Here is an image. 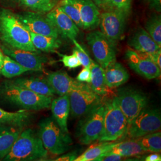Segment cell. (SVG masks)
I'll use <instances>...</instances> for the list:
<instances>
[{
    "label": "cell",
    "instance_id": "obj_1",
    "mask_svg": "<svg viewBox=\"0 0 161 161\" xmlns=\"http://www.w3.org/2000/svg\"><path fill=\"white\" fill-rule=\"evenodd\" d=\"M0 40L16 49L38 52L34 46L30 32L10 10L0 8Z\"/></svg>",
    "mask_w": 161,
    "mask_h": 161
},
{
    "label": "cell",
    "instance_id": "obj_2",
    "mask_svg": "<svg viewBox=\"0 0 161 161\" xmlns=\"http://www.w3.org/2000/svg\"><path fill=\"white\" fill-rule=\"evenodd\" d=\"M0 98L4 101L29 110H41L50 107L52 97L35 93L6 80L0 85Z\"/></svg>",
    "mask_w": 161,
    "mask_h": 161
},
{
    "label": "cell",
    "instance_id": "obj_3",
    "mask_svg": "<svg viewBox=\"0 0 161 161\" xmlns=\"http://www.w3.org/2000/svg\"><path fill=\"white\" fill-rule=\"evenodd\" d=\"M39 135L32 129L23 130L4 158L7 161H42L48 157Z\"/></svg>",
    "mask_w": 161,
    "mask_h": 161
},
{
    "label": "cell",
    "instance_id": "obj_4",
    "mask_svg": "<svg viewBox=\"0 0 161 161\" xmlns=\"http://www.w3.org/2000/svg\"><path fill=\"white\" fill-rule=\"evenodd\" d=\"M104 106L103 127L98 140L100 142H116L124 138L128 122L118 106L116 97L106 101Z\"/></svg>",
    "mask_w": 161,
    "mask_h": 161
},
{
    "label": "cell",
    "instance_id": "obj_5",
    "mask_svg": "<svg viewBox=\"0 0 161 161\" xmlns=\"http://www.w3.org/2000/svg\"><path fill=\"white\" fill-rule=\"evenodd\" d=\"M38 135L47 152L55 155L64 154L72 144L69 133L63 131L53 118L41 122Z\"/></svg>",
    "mask_w": 161,
    "mask_h": 161
},
{
    "label": "cell",
    "instance_id": "obj_6",
    "mask_svg": "<svg viewBox=\"0 0 161 161\" xmlns=\"http://www.w3.org/2000/svg\"><path fill=\"white\" fill-rule=\"evenodd\" d=\"M104 103H101L82 116L77 128L76 137L80 144H91L100 137L103 127Z\"/></svg>",
    "mask_w": 161,
    "mask_h": 161
},
{
    "label": "cell",
    "instance_id": "obj_7",
    "mask_svg": "<svg viewBox=\"0 0 161 161\" xmlns=\"http://www.w3.org/2000/svg\"><path fill=\"white\" fill-rule=\"evenodd\" d=\"M70 112L74 118H81L102 103V97L94 92L89 84L81 82L69 94Z\"/></svg>",
    "mask_w": 161,
    "mask_h": 161
},
{
    "label": "cell",
    "instance_id": "obj_8",
    "mask_svg": "<svg viewBox=\"0 0 161 161\" xmlns=\"http://www.w3.org/2000/svg\"><path fill=\"white\" fill-rule=\"evenodd\" d=\"M161 127L160 111L146 107L128 124L125 136L128 138L137 139L158 131Z\"/></svg>",
    "mask_w": 161,
    "mask_h": 161
},
{
    "label": "cell",
    "instance_id": "obj_9",
    "mask_svg": "<svg viewBox=\"0 0 161 161\" xmlns=\"http://www.w3.org/2000/svg\"><path fill=\"white\" fill-rule=\"evenodd\" d=\"M115 97L120 109L127 119L128 125L147 107L148 103L147 97L143 92L131 87L119 88Z\"/></svg>",
    "mask_w": 161,
    "mask_h": 161
},
{
    "label": "cell",
    "instance_id": "obj_10",
    "mask_svg": "<svg viewBox=\"0 0 161 161\" xmlns=\"http://www.w3.org/2000/svg\"><path fill=\"white\" fill-rule=\"evenodd\" d=\"M86 40L97 64L104 69L116 61V46L101 31H94L90 32L86 35Z\"/></svg>",
    "mask_w": 161,
    "mask_h": 161
},
{
    "label": "cell",
    "instance_id": "obj_11",
    "mask_svg": "<svg viewBox=\"0 0 161 161\" xmlns=\"http://www.w3.org/2000/svg\"><path fill=\"white\" fill-rule=\"evenodd\" d=\"M127 17L123 12L116 9L100 14L98 26L101 32L115 46L124 34Z\"/></svg>",
    "mask_w": 161,
    "mask_h": 161
},
{
    "label": "cell",
    "instance_id": "obj_12",
    "mask_svg": "<svg viewBox=\"0 0 161 161\" xmlns=\"http://www.w3.org/2000/svg\"><path fill=\"white\" fill-rule=\"evenodd\" d=\"M29 32L37 34L58 38V30L51 21L43 13L32 11L23 12L15 14Z\"/></svg>",
    "mask_w": 161,
    "mask_h": 161
},
{
    "label": "cell",
    "instance_id": "obj_13",
    "mask_svg": "<svg viewBox=\"0 0 161 161\" xmlns=\"http://www.w3.org/2000/svg\"><path fill=\"white\" fill-rule=\"evenodd\" d=\"M0 47L5 55L12 58L30 71L42 70L44 64L47 62V58L40 55L38 52L16 49L6 45Z\"/></svg>",
    "mask_w": 161,
    "mask_h": 161
},
{
    "label": "cell",
    "instance_id": "obj_14",
    "mask_svg": "<svg viewBox=\"0 0 161 161\" xmlns=\"http://www.w3.org/2000/svg\"><path fill=\"white\" fill-rule=\"evenodd\" d=\"M125 58L131 69L138 75L147 80H153L161 76V69L149 59L141 56L138 52L128 50Z\"/></svg>",
    "mask_w": 161,
    "mask_h": 161
},
{
    "label": "cell",
    "instance_id": "obj_15",
    "mask_svg": "<svg viewBox=\"0 0 161 161\" xmlns=\"http://www.w3.org/2000/svg\"><path fill=\"white\" fill-rule=\"evenodd\" d=\"M46 16L58 30L59 35L70 40H76L80 32L79 28L75 22L56 6L47 13Z\"/></svg>",
    "mask_w": 161,
    "mask_h": 161
},
{
    "label": "cell",
    "instance_id": "obj_16",
    "mask_svg": "<svg viewBox=\"0 0 161 161\" xmlns=\"http://www.w3.org/2000/svg\"><path fill=\"white\" fill-rule=\"evenodd\" d=\"M56 94L60 96L69 94L80 84V82L71 78L65 71H56L48 74L46 78Z\"/></svg>",
    "mask_w": 161,
    "mask_h": 161
},
{
    "label": "cell",
    "instance_id": "obj_17",
    "mask_svg": "<svg viewBox=\"0 0 161 161\" xmlns=\"http://www.w3.org/2000/svg\"><path fill=\"white\" fill-rule=\"evenodd\" d=\"M77 6L82 23V29H94L99 25L100 13L92 0H72Z\"/></svg>",
    "mask_w": 161,
    "mask_h": 161
},
{
    "label": "cell",
    "instance_id": "obj_18",
    "mask_svg": "<svg viewBox=\"0 0 161 161\" xmlns=\"http://www.w3.org/2000/svg\"><path fill=\"white\" fill-rule=\"evenodd\" d=\"M53 118L61 130L69 133L68 128V119L70 113L69 94H65L52 100L50 104Z\"/></svg>",
    "mask_w": 161,
    "mask_h": 161
},
{
    "label": "cell",
    "instance_id": "obj_19",
    "mask_svg": "<svg viewBox=\"0 0 161 161\" xmlns=\"http://www.w3.org/2000/svg\"><path fill=\"white\" fill-rule=\"evenodd\" d=\"M128 44L136 52L153 53L161 49L145 29L139 28L130 38Z\"/></svg>",
    "mask_w": 161,
    "mask_h": 161
},
{
    "label": "cell",
    "instance_id": "obj_20",
    "mask_svg": "<svg viewBox=\"0 0 161 161\" xmlns=\"http://www.w3.org/2000/svg\"><path fill=\"white\" fill-rule=\"evenodd\" d=\"M10 81L18 86L47 97H52L56 94L46 79L38 78H18Z\"/></svg>",
    "mask_w": 161,
    "mask_h": 161
},
{
    "label": "cell",
    "instance_id": "obj_21",
    "mask_svg": "<svg viewBox=\"0 0 161 161\" xmlns=\"http://www.w3.org/2000/svg\"><path fill=\"white\" fill-rule=\"evenodd\" d=\"M106 83L110 89L124 84L130 78V75L122 64L113 62L104 69Z\"/></svg>",
    "mask_w": 161,
    "mask_h": 161
},
{
    "label": "cell",
    "instance_id": "obj_22",
    "mask_svg": "<svg viewBox=\"0 0 161 161\" xmlns=\"http://www.w3.org/2000/svg\"><path fill=\"white\" fill-rule=\"evenodd\" d=\"M23 128L0 124V159H4L9 153Z\"/></svg>",
    "mask_w": 161,
    "mask_h": 161
},
{
    "label": "cell",
    "instance_id": "obj_23",
    "mask_svg": "<svg viewBox=\"0 0 161 161\" xmlns=\"http://www.w3.org/2000/svg\"><path fill=\"white\" fill-rule=\"evenodd\" d=\"M146 152L137 139L130 138L127 141L117 142L111 149L104 154H114L124 158L140 155Z\"/></svg>",
    "mask_w": 161,
    "mask_h": 161
},
{
    "label": "cell",
    "instance_id": "obj_24",
    "mask_svg": "<svg viewBox=\"0 0 161 161\" xmlns=\"http://www.w3.org/2000/svg\"><path fill=\"white\" fill-rule=\"evenodd\" d=\"M31 116L32 113L29 110L21 109L10 112L0 108V124L24 128L29 123Z\"/></svg>",
    "mask_w": 161,
    "mask_h": 161
},
{
    "label": "cell",
    "instance_id": "obj_25",
    "mask_svg": "<svg viewBox=\"0 0 161 161\" xmlns=\"http://www.w3.org/2000/svg\"><path fill=\"white\" fill-rule=\"evenodd\" d=\"M90 69L92 79L90 85L92 90L101 96L108 94L110 88L106 83L104 69L94 60H92Z\"/></svg>",
    "mask_w": 161,
    "mask_h": 161
},
{
    "label": "cell",
    "instance_id": "obj_26",
    "mask_svg": "<svg viewBox=\"0 0 161 161\" xmlns=\"http://www.w3.org/2000/svg\"><path fill=\"white\" fill-rule=\"evenodd\" d=\"M32 42L36 50L45 52H56L62 44L58 38L37 34L30 32Z\"/></svg>",
    "mask_w": 161,
    "mask_h": 161
},
{
    "label": "cell",
    "instance_id": "obj_27",
    "mask_svg": "<svg viewBox=\"0 0 161 161\" xmlns=\"http://www.w3.org/2000/svg\"><path fill=\"white\" fill-rule=\"evenodd\" d=\"M116 143V142H103L100 144L92 145L82 154L77 156L74 161H97L99 157L111 149Z\"/></svg>",
    "mask_w": 161,
    "mask_h": 161
},
{
    "label": "cell",
    "instance_id": "obj_28",
    "mask_svg": "<svg viewBox=\"0 0 161 161\" xmlns=\"http://www.w3.org/2000/svg\"><path fill=\"white\" fill-rule=\"evenodd\" d=\"M19 3L30 11L45 14L57 6L58 0H20Z\"/></svg>",
    "mask_w": 161,
    "mask_h": 161
},
{
    "label": "cell",
    "instance_id": "obj_29",
    "mask_svg": "<svg viewBox=\"0 0 161 161\" xmlns=\"http://www.w3.org/2000/svg\"><path fill=\"white\" fill-rule=\"evenodd\" d=\"M30 71L24 68L16 61L4 54L3 64L0 69V73L7 78L19 76L24 73Z\"/></svg>",
    "mask_w": 161,
    "mask_h": 161
},
{
    "label": "cell",
    "instance_id": "obj_30",
    "mask_svg": "<svg viewBox=\"0 0 161 161\" xmlns=\"http://www.w3.org/2000/svg\"><path fill=\"white\" fill-rule=\"evenodd\" d=\"M137 139L145 152L159 153L161 152V131L152 132Z\"/></svg>",
    "mask_w": 161,
    "mask_h": 161
},
{
    "label": "cell",
    "instance_id": "obj_31",
    "mask_svg": "<svg viewBox=\"0 0 161 161\" xmlns=\"http://www.w3.org/2000/svg\"><path fill=\"white\" fill-rule=\"evenodd\" d=\"M56 6L68 15L75 22L78 28H82L80 11L77 6L72 0H61L58 3Z\"/></svg>",
    "mask_w": 161,
    "mask_h": 161
},
{
    "label": "cell",
    "instance_id": "obj_32",
    "mask_svg": "<svg viewBox=\"0 0 161 161\" xmlns=\"http://www.w3.org/2000/svg\"><path fill=\"white\" fill-rule=\"evenodd\" d=\"M145 28L156 43L161 47V16L153 15L150 17L146 23Z\"/></svg>",
    "mask_w": 161,
    "mask_h": 161
},
{
    "label": "cell",
    "instance_id": "obj_33",
    "mask_svg": "<svg viewBox=\"0 0 161 161\" xmlns=\"http://www.w3.org/2000/svg\"><path fill=\"white\" fill-rule=\"evenodd\" d=\"M72 42L75 44V47L73 48V53L75 54L76 56L79 59L80 64L82 65L84 68H90L92 64V60L91 59L86 51L76 40H72Z\"/></svg>",
    "mask_w": 161,
    "mask_h": 161
},
{
    "label": "cell",
    "instance_id": "obj_34",
    "mask_svg": "<svg viewBox=\"0 0 161 161\" xmlns=\"http://www.w3.org/2000/svg\"><path fill=\"white\" fill-rule=\"evenodd\" d=\"M132 0H112V9L123 12L128 16L131 9Z\"/></svg>",
    "mask_w": 161,
    "mask_h": 161
},
{
    "label": "cell",
    "instance_id": "obj_35",
    "mask_svg": "<svg viewBox=\"0 0 161 161\" xmlns=\"http://www.w3.org/2000/svg\"><path fill=\"white\" fill-rule=\"evenodd\" d=\"M58 54L61 56L60 61L64 64V66L69 69H75L81 65L79 59L74 53L72 55L61 54L60 53H58Z\"/></svg>",
    "mask_w": 161,
    "mask_h": 161
},
{
    "label": "cell",
    "instance_id": "obj_36",
    "mask_svg": "<svg viewBox=\"0 0 161 161\" xmlns=\"http://www.w3.org/2000/svg\"><path fill=\"white\" fill-rule=\"evenodd\" d=\"M138 53L141 56L152 61L161 69V49L153 53Z\"/></svg>",
    "mask_w": 161,
    "mask_h": 161
},
{
    "label": "cell",
    "instance_id": "obj_37",
    "mask_svg": "<svg viewBox=\"0 0 161 161\" xmlns=\"http://www.w3.org/2000/svg\"><path fill=\"white\" fill-rule=\"evenodd\" d=\"M92 79L91 69L89 68H84L76 77V80L80 82L90 84Z\"/></svg>",
    "mask_w": 161,
    "mask_h": 161
},
{
    "label": "cell",
    "instance_id": "obj_38",
    "mask_svg": "<svg viewBox=\"0 0 161 161\" xmlns=\"http://www.w3.org/2000/svg\"><path fill=\"white\" fill-rule=\"evenodd\" d=\"M124 157L114 154H104L99 157L97 161H119L122 160Z\"/></svg>",
    "mask_w": 161,
    "mask_h": 161
},
{
    "label": "cell",
    "instance_id": "obj_39",
    "mask_svg": "<svg viewBox=\"0 0 161 161\" xmlns=\"http://www.w3.org/2000/svg\"><path fill=\"white\" fill-rule=\"evenodd\" d=\"M94 3L99 8L105 10L112 9V0H94Z\"/></svg>",
    "mask_w": 161,
    "mask_h": 161
},
{
    "label": "cell",
    "instance_id": "obj_40",
    "mask_svg": "<svg viewBox=\"0 0 161 161\" xmlns=\"http://www.w3.org/2000/svg\"><path fill=\"white\" fill-rule=\"evenodd\" d=\"M78 156V153L76 151L72 152L67 154L63 155L62 156L59 157L55 159L57 161H74L76 157Z\"/></svg>",
    "mask_w": 161,
    "mask_h": 161
},
{
    "label": "cell",
    "instance_id": "obj_41",
    "mask_svg": "<svg viewBox=\"0 0 161 161\" xmlns=\"http://www.w3.org/2000/svg\"><path fill=\"white\" fill-rule=\"evenodd\" d=\"M150 7L158 12H161V0H148Z\"/></svg>",
    "mask_w": 161,
    "mask_h": 161
},
{
    "label": "cell",
    "instance_id": "obj_42",
    "mask_svg": "<svg viewBox=\"0 0 161 161\" xmlns=\"http://www.w3.org/2000/svg\"><path fill=\"white\" fill-rule=\"evenodd\" d=\"M146 161H161V156L159 153H153L145 158Z\"/></svg>",
    "mask_w": 161,
    "mask_h": 161
},
{
    "label": "cell",
    "instance_id": "obj_43",
    "mask_svg": "<svg viewBox=\"0 0 161 161\" xmlns=\"http://www.w3.org/2000/svg\"><path fill=\"white\" fill-rule=\"evenodd\" d=\"M4 54L3 52L2 51L1 47H0V69L1 68L3 64V61H4Z\"/></svg>",
    "mask_w": 161,
    "mask_h": 161
},
{
    "label": "cell",
    "instance_id": "obj_44",
    "mask_svg": "<svg viewBox=\"0 0 161 161\" xmlns=\"http://www.w3.org/2000/svg\"><path fill=\"white\" fill-rule=\"evenodd\" d=\"M7 2H10V3H19L20 0H4Z\"/></svg>",
    "mask_w": 161,
    "mask_h": 161
},
{
    "label": "cell",
    "instance_id": "obj_45",
    "mask_svg": "<svg viewBox=\"0 0 161 161\" xmlns=\"http://www.w3.org/2000/svg\"><path fill=\"white\" fill-rule=\"evenodd\" d=\"M0 74H1V73H0Z\"/></svg>",
    "mask_w": 161,
    "mask_h": 161
}]
</instances>
